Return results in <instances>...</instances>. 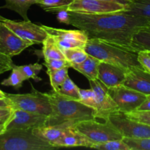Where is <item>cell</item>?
<instances>
[{"label":"cell","instance_id":"6da1fadb","mask_svg":"<svg viewBox=\"0 0 150 150\" xmlns=\"http://www.w3.org/2000/svg\"><path fill=\"white\" fill-rule=\"evenodd\" d=\"M69 25L84 30L88 39H99L131 50L133 34L139 28L148 26L142 18L124 11L104 14H85L70 11Z\"/></svg>","mask_w":150,"mask_h":150},{"label":"cell","instance_id":"7a4b0ae2","mask_svg":"<svg viewBox=\"0 0 150 150\" xmlns=\"http://www.w3.org/2000/svg\"><path fill=\"white\" fill-rule=\"evenodd\" d=\"M46 95L51 103V113L48 116L46 126H74L80 122L95 119V110L77 100L63 96L53 89Z\"/></svg>","mask_w":150,"mask_h":150},{"label":"cell","instance_id":"3957f363","mask_svg":"<svg viewBox=\"0 0 150 150\" xmlns=\"http://www.w3.org/2000/svg\"><path fill=\"white\" fill-rule=\"evenodd\" d=\"M85 50L88 55L101 62L123 68L142 67L138 59V52L99 39H88Z\"/></svg>","mask_w":150,"mask_h":150},{"label":"cell","instance_id":"277c9868","mask_svg":"<svg viewBox=\"0 0 150 150\" xmlns=\"http://www.w3.org/2000/svg\"><path fill=\"white\" fill-rule=\"evenodd\" d=\"M57 149L33 134L32 129H10L0 133V150H51Z\"/></svg>","mask_w":150,"mask_h":150},{"label":"cell","instance_id":"5b68a950","mask_svg":"<svg viewBox=\"0 0 150 150\" xmlns=\"http://www.w3.org/2000/svg\"><path fill=\"white\" fill-rule=\"evenodd\" d=\"M6 99L13 109L49 116L51 106L46 93L38 92L32 86V92L26 94H7Z\"/></svg>","mask_w":150,"mask_h":150},{"label":"cell","instance_id":"8992f818","mask_svg":"<svg viewBox=\"0 0 150 150\" xmlns=\"http://www.w3.org/2000/svg\"><path fill=\"white\" fill-rule=\"evenodd\" d=\"M104 121V122H99L96 119H92L80 122L74 127L93 144L112 140H122L123 136L114 125L108 120Z\"/></svg>","mask_w":150,"mask_h":150},{"label":"cell","instance_id":"52a82bcc","mask_svg":"<svg viewBox=\"0 0 150 150\" xmlns=\"http://www.w3.org/2000/svg\"><path fill=\"white\" fill-rule=\"evenodd\" d=\"M107 120L120 132L124 138H150V126L130 119L120 111L109 115Z\"/></svg>","mask_w":150,"mask_h":150},{"label":"cell","instance_id":"ba28073f","mask_svg":"<svg viewBox=\"0 0 150 150\" xmlns=\"http://www.w3.org/2000/svg\"><path fill=\"white\" fill-rule=\"evenodd\" d=\"M108 93L117 105L119 111L128 114L138 109L146 99V95L129 89L124 85L107 88Z\"/></svg>","mask_w":150,"mask_h":150},{"label":"cell","instance_id":"9c48e42d","mask_svg":"<svg viewBox=\"0 0 150 150\" xmlns=\"http://www.w3.org/2000/svg\"><path fill=\"white\" fill-rule=\"evenodd\" d=\"M43 29L51 35L61 50L72 48H85L88 40L86 32L82 29H57L51 26L41 25Z\"/></svg>","mask_w":150,"mask_h":150},{"label":"cell","instance_id":"30bf717a","mask_svg":"<svg viewBox=\"0 0 150 150\" xmlns=\"http://www.w3.org/2000/svg\"><path fill=\"white\" fill-rule=\"evenodd\" d=\"M126 6L104 0H74L67 10L85 14H104L123 11Z\"/></svg>","mask_w":150,"mask_h":150},{"label":"cell","instance_id":"8fae6325","mask_svg":"<svg viewBox=\"0 0 150 150\" xmlns=\"http://www.w3.org/2000/svg\"><path fill=\"white\" fill-rule=\"evenodd\" d=\"M4 24L19 38L33 44H42L48 35L41 25H37L30 21H13L6 18Z\"/></svg>","mask_w":150,"mask_h":150},{"label":"cell","instance_id":"7c38bea8","mask_svg":"<svg viewBox=\"0 0 150 150\" xmlns=\"http://www.w3.org/2000/svg\"><path fill=\"white\" fill-rule=\"evenodd\" d=\"M48 116L29 112L19 109H13L10 118L4 124L5 130L10 129H35L46 125Z\"/></svg>","mask_w":150,"mask_h":150},{"label":"cell","instance_id":"4fadbf2b","mask_svg":"<svg viewBox=\"0 0 150 150\" xmlns=\"http://www.w3.org/2000/svg\"><path fill=\"white\" fill-rule=\"evenodd\" d=\"M89 83L96 94L95 119L107 120L110 114L119 111V108L108 93L107 88L99 79L89 81Z\"/></svg>","mask_w":150,"mask_h":150},{"label":"cell","instance_id":"5bb4252c","mask_svg":"<svg viewBox=\"0 0 150 150\" xmlns=\"http://www.w3.org/2000/svg\"><path fill=\"white\" fill-rule=\"evenodd\" d=\"M32 45V42L19 38L4 22H0V53L12 58Z\"/></svg>","mask_w":150,"mask_h":150},{"label":"cell","instance_id":"9a60e30c","mask_svg":"<svg viewBox=\"0 0 150 150\" xmlns=\"http://www.w3.org/2000/svg\"><path fill=\"white\" fill-rule=\"evenodd\" d=\"M123 85L145 95H150V73L143 67L128 69Z\"/></svg>","mask_w":150,"mask_h":150},{"label":"cell","instance_id":"2e32d148","mask_svg":"<svg viewBox=\"0 0 150 150\" xmlns=\"http://www.w3.org/2000/svg\"><path fill=\"white\" fill-rule=\"evenodd\" d=\"M126 69L110 63L101 62L99 66L98 79L107 88L123 84Z\"/></svg>","mask_w":150,"mask_h":150},{"label":"cell","instance_id":"e0dca14e","mask_svg":"<svg viewBox=\"0 0 150 150\" xmlns=\"http://www.w3.org/2000/svg\"><path fill=\"white\" fill-rule=\"evenodd\" d=\"M93 144L81 133H79L74 126L65 129L63 134L54 143V147H74V146H85L89 147Z\"/></svg>","mask_w":150,"mask_h":150},{"label":"cell","instance_id":"ac0fdd59","mask_svg":"<svg viewBox=\"0 0 150 150\" xmlns=\"http://www.w3.org/2000/svg\"><path fill=\"white\" fill-rule=\"evenodd\" d=\"M71 127L68 125L53 126H43L33 129V134L41 140L50 144L53 146L54 142L60 137L65 129Z\"/></svg>","mask_w":150,"mask_h":150},{"label":"cell","instance_id":"d6986e66","mask_svg":"<svg viewBox=\"0 0 150 150\" xmlns=\"http://www.w3.org/2000/svg\"><path fill=\"white\" fill-rule=\"evenodd\" d=\"M100 62L101 61L98 59L88 55L85 61L79 64H71V67L85 76L88 81H93L98 79L99 66Z\"/></svg>","mask_w":150,"mask_h":150},{"label":"cell","instance_id":"ffe728a7","mask_svg":"<svg viewBox=\"0 0 150 150\" xmlns=\"http://www.w3.org/2000/svg\"><path fill=\"white\" fill-rule=\"evenodd\" d=\"M130 48L136 52L150 51V26L139 28L133 34L131 39Z\"/></svg>","mask_w":150,"mask_h":150},{"label":"cell","instance_id":"44dd1931","mask_svg":"<svg viewBox=\"0 0 150 150\" xmlns=\"http://www.w3.org/2000/svg\"><path fill=\"white\" fill-rule=\"evenodd\" d=\"M123 11L145 19L149 22V26L150 25V0H131Z\"/></svg>","mask_w":150,"mask_h":150},{"label":"cell","instance_id":"7402d4cb","mask_svg":"<svg viewBox=\"0 0 150 150\" xmlns=\"http://www.w3.org/2000/svg\"><path fill=\"white\" fill-rule=\"evenodd\" d=\"M5 4L1 8H7L20 15L25 21H30L27 12L33 4H37L38 0H4Z\"/></svg>","mask_w":150,"mask_h":150},{"label":"cell","instance_id":"603a6c76","mask_svg":"<svg viewBox=\"0 0 150 150\" xmlns=\"http://www.w3.org/2000/svg\"><path fill=\"white\" fill-rule=\"evenodd\" d=\"M42 44V53L44 59H65L63 51L51 35H47Z\"/></svg>","mask_w":150,"mask_h":150},{"label":"cell","instance_id":"cb8c5ba5","mask_svg":"<svg viewBox=\"0 0 150 150\" xmlns=\"http://www.w3.org/2000/svg\"><path fill=\"white\" fill-rule=\"evenodd\" d=\"M74 0H38V6L44 10L49 13H56L62 10H67Z\"/></svg>","mask_w":150,"mask_h":150},{"label":"cell","instance_id":"d4e9b609","mask_svg":"<svg viewBox=\"0 0 150 150\" xmlns=\"http://www.w3.org/2000/svg\"><path fill=\"white\" fill-rule=\"evenodd\" d=\"M11 70V74L7 79H4L1 82V85L4 86H12L18 90L22 87L24 81H26V79L16 64H13Z\"/></svg>","mask_w":150,"mask_h":150},{"label":"cell","instance_id":"484cf974","mask_svg":"<svg viewBox=\"0 0 150 150\" xmlns=\"http://www.w3.org/2000/svg\"><path fill=\"white\" fill-rule=\"evenodd\" d=\"M65 59L71 64H79L85 61L88 57V54L83 48H72L62 50Z\"/></svg>","mask_w":150,"mask_h":150},{"label":"cell","instance_id":"4316f807","mask_svg":"<svg viewBox=\"0 0 150 150\" xmlns=\"http://www.w3.org/2000/svg\"><path fill=\"white\" fill-rule=\"evenodd\" d=\"M56 92L65 97L79 100V88L74 83L69 76L66 78L65 81L62 83L61 86Z\"/></svg>","mask_w":150,"mask_h":150},{"label":"cell","instance_id":"83f0119b","mask_svg":"<svg viewBox=\"0 0 150 150\" xmlns=\"http://www.w3.org/2000/svg\"><path fill=\"white\" fill-rule=\"evenodd\" d=\"M69 67H64L54 71H46L53 90L57 91L69 76Z\"/></svg>","mask_w":150,"mask_h":150},{"label":"cell","instance_id":"f1b7e54d","mask_svg":"<svg viewBox=\"0 0 150 150\" xmlns=\"http://www.w3.org/2000/svg\"><path fill=\"white\" fill-rule=\"evenodd\" d=\"M20 71L24 75L26 80L29 79H32L35 81H41L42 79L38 76V73L42 70L43 65L39 63L35 64H29L25 65L18 66Z\"/></svg>","mask_w":150,"mask_h":150},{"label":"cell","instance_id":"f546056e","mask_svg":"<svg viewBox=\"0 0 150 150\" xmlns=\"http://www.w3.org/2000/svg\"><path fill=\"white\" fill-rule=\"evenodd\" d=\"M91 148L100 150H130L128 145L122 140H112L102 143L94 144Z\"/></svg>","mask_w":150,"mask_h":150},{"label":"cell","instance_id":"4dcf8cb0","mask_svg":"<svg viewBox=\"0 0 150 150\" xmlns=\"http://www.w3.org/2000/svg\"><path fill=\"white\" fill-rule=\"evenodd\" d=\"M123 141L128 145L130 150H150V138H124Z\"/></svg>","mask_w":150,"mask_h":150},{"label":"cell","instance_id":"1f68e13d","mask_svg":"<svg viewBox=\"0 0 150 150\" xmlns=\"http://www.w3.org/2000/svg\"><path fill=\"white\" fill-rule=\"evenodd\" d=\"M79 101L84 105L96 109V94L92 89H79Z\"/></svg>","mask_w":150,"mask_h":150},{"label":"cell","instance_id":"d6a6232c","mask_svg":"<svg viewBox=\"0 0 150 150\" xmlns=\"http://www.w3.org/2000/svg\"><path fill=\"white\" fill-rule=\"evenodd\" d=\"M44 65L47 68L46 71H54L64 67H71V63L66 59H44Z\"/></svg>","mask_w":150,"mask_h":150},{"label":"cell","instance_id":"836d02e7","mask_svg":"<svg viewBox=\"0 0 150 150\" xmlns=\"http://www.w3.org/2000/svg\"><path fill=\"white\" fill-rule=\"evenodd\" d=\"M126 115L130 119L140 122L141 123L150 126V111H135L126 114Z\"/></svg>","mask_w":150,"mask_h":150},{"label":"cell","instance_id":"e575fe53","mask_svg":"<svg viewBox=\"0 0 150 150\" xmlns=\"http://www.w3.org/2000/svg\"><path fill=\"white\" fill-rule=\"evenodd\" d=\"M13 64L11 57L0 53V75L11 70Z\"/></svg>","mask_w":150,"mask_h":150},{"label":"cell","instance_id":"d590c367","mask_svg":"<svg viewBox=\"0 0 150 150\" xmlns=\"http://www.w3.org/2000/svg\"><path fill=\"white\" fill-rule=\"evenodd\" d=\"M138 59L141 67L150 73V51H139Z\"/></svg>","mask_w":150,"mask_h":150},{"label":"cell","instance_id":"8d00e7d4","mask_svg":"<svg viewBox=\"0 0 150 150\" xmlns=\"http://www.w3.org/2000/svg\"><path fill=\"white\" fill-rule=\"evenodd\" d=\"M12 112H13V108L10 106L0 107V121L6 122V121L10 118Z\"/></svg>","mask_w":150,"mask_h":150},{"label":"cell","instance_id":"74e56055","mask_svg":"<svg viewBox=\"0 0 150 150\" xmlns=\"http://www.w3.org/2000/svg\"><path fill=\"white\" fill-rule=\"evenodd\" d=\"M57 18L60 23L69 25V13L68 10H62L56 13Z\"/></svg>","mask_w":150,"mask_h":150},{"label":"cell","instance_id":"f35d334b","mask_svg":"<svg viewBox=\"0 0 150 150\" xmlns=\"http://www.w3.org/2000/svg\"><path fill=\"white\" fill-rule=\"evenodd\" d=\"M138 111H150V95H146V99L138 108Z\"/></svg>","mask_w":150,"mask_h":150},{"label":"cell","instance_id":"ab89813d","mask_svg":"<svg viewBox=\"0 0 150 150\" xmlns=\"http://www.w3.org/2000/svg\"><path fill=\"white\" fill-rule=\"evenodd\" d=\"M104 1H113V2H117L120 3V4H124L126 7V6L129 4V3L130 2L129 0H104Z\"/></svg>","mask_w":150,"mask_h":150},{"label":"cell","instance_id":"60d3db41","mask_svg":"<svg viewBox=\"0 0 150 150\" xmlns=\"http://www.w3.org/2000/svg\"><path fill=\"white\" fill-rule=\"evenodd\" d=\"M5 106H10L7 99L0 100V107H5Z\"/></svg>","mask_w":150,"mask_h":150},{"label":"cell","instance_id":"b9f144b4","mask_svg":"<svg viewBox=\"0 0 150 150\" xmlns=\"http://www.w3.org/2000/svg\"><path fill=\"white\" fill-rule=\"evenodd\" d=\"M6 99V93L0 89V100H5Z\"/></svg>","mask_w":150,"mask_h":150},{"label":"cell","instance_id":"7bdbcfd3","mask_svg":"<svg viewBox=\"0 0 150 150\" xmlns=\"http://www.w3.org/2000/svg\"><path fill=\"white\" fill-rule=\"evenodd\" d=\"M5 130V127H4V124H0V133H3Z\"/></svg>","mask_w":150,"mask_h":150},{"label":"cell","instance_id":"ee69618b","mask_svg":"<svg viewBox=\"0 0 150 150\" xmlns=\"http://www.w3.org/2000/svg\"><path fill=\"white\" fill-rule=\"evenodd\" d=\"M5 20H6L5 18L3 17V16H1V15H0V22H3V21H4Z\"/></svg>","mask_w":150,"mask_h":150},{"label":"cell","instance_id":"f6af8a7d","mask_svg":"<svg viewBox=\"0 0 150 150\" xmlns=\"http://www.w3.org/2000/svg\"><path fill=\"white\" fill-rule=\"evenodd\" d=\"M150 26V25H149V26Z\"/></svg>","mask_w":150,"mask_h":150},{"label":"cell","instance_id":"bcb514c9","mask_svg":"<svg viewBox=\"0 0 150 150\" xmlns=\"http://www.w3.org/2000/svg\"><path fill=\"white\" fill-rule=\"evenodd\" d=\"M129 1H131V0H129Z\"/></svg>","mask_w":150,"mask_h":150}]
</instances>
